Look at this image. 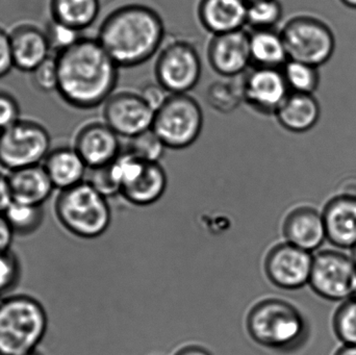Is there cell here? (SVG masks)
Segmentation results:
<instances>
[{
  "label": "cell",
  "instance_id": "13",
  "mask_svg": "<svg viewBox=\"0 0 356 355\" xmlns=\"http://www.w3.org/2000/svg\"><path fill=\"white\" fill-rule=\"evenodd\" d=\"M244 101L261 114L275 115L291 90L282 69L254 67L242 83Z\"/></svg>",
  "mask_w": 356,
  "mask_h": 355
},
{
  "label": "cell",
  "instance_id": "14",
  "mask_svg": "<svg viewBox=\"0 0 356 355\" xmlns=\"http://www.w3.org/2000/svg\"><path fill=\"white\" fill-rule=\"evenodd\" d=\"M207 60L216 73L226 79L242 74L251 64L250 33L241 29L213 35L207 46Z\"/></svg>",
  "mask_w": 356,
  "mask_h": 355
},
{
  "label": "cell",
  "instance_id": "12",
  "mask_svg": "<svg viewBox=\"0 0 356 355\" xmlns=\"http://www.w3.org/2000/svg\"><path fill=\"white\" fill-rule=\"evenodd\" d=\"M314 256L292 244L274 246L265 260V272L275 287L298 290L309 285Z\"/></svg>",
  "mask_w": 356,
  "mask_h": 355
},
{
  "label": "cell",
  "instance_id": "27",
  "mask_svg": "<svg viewBox=\"0 0 356 355\" xmlns=\"http://www.w3.org/2000/svg\"><path fill=\"white\" fill-rule=\"evenodd\" d=\"M291 92L315 94L320 85L319 68L299 60H289L282 68Z\"/></svg>",
  "mask_w": 356,
  "mask_h": 355
},
{
  "label": "cell",
  "instance_id": "40",
  "mask_svg": "<svg viewBox=\"0 0 356 355\" xmlns=\"http://www.w3.org/2000/svg\"><path fill=\"white\" fill-rule=\"evenodd\" d=\"M175 355H211L207 349L198 346H188L179 350Z\"/></svg>",
  "mask_w": 356,
  "mask_h": 355
},
{
  "label": "cell",
  "instance_id": "4",
  "mask_svg": "<svg viewBox=\"0 0 356 355\" xmlns=\"http://www.w3.org/2000/svg\"><path fill=\"white\" fill-rule=\"evenodd\" d=\"M47 329V313L39 300L25 294L0 299V355L33 354Z\"/></svg>",
  "mask_w": 356,
  "mask_h": 355
},
{
  "label": "cell",
  "instance_id": "34",
  "mask_svg": "<svg viewBox=\"0 0 356 355\" xmlns=\"http://www.w3.org/2000/svg\"><path fill=\"white\" fill-rule=\"evenodd\" d=\"M20 262L16 254L12 250L0 254V299L10 296L8 293L20 281Z\"/></svg>",
  "mask_w": 356,
  "mask_h": 355
},
{
  "label": "cell",
  "instance_id": "39",
  "mask_svg": "<svg viewBox=\"0 0 356 355\" xmlns=\"http://www.w3.org/2000/svg\"><path fill=\"white\" fill-rule=\"evenodd\" d=\"M14 201L8 176L0 172V215H3Z\"/></svg>",
  "mask_w": 356,
  "mask_h": 355
},
{
  "label": "cell",
  "instance_id": "36",
  "mask_svg": "<svg viewBox=\"0 0 356 355\" xmlns=\"http://www.w3.org/2000/svg\"><path fill=\"white\" fill-rule=\"evenodd\" d=\"M140 95L143 98L144 101L154 110H159L166 101L170 94L162 87L159 83H148L140 92Z\"/></svg>",
  "mask_w": 356,
  "mask_h": 355
},
{
  "label": "cell",
  "instance_id": "8",
  "mask_svg": "<svg viewBox=\"0 0 356 355\" xmlns=\"http://www.w3.org/2000/svg\"><path fill=\"white\" fill-rule=\"evenodd\" d=\"M50 150L49 133L35 121L20 119L0 131V165L10 172L41 165Z\"/></svg>",
  "mask_w": 356,
  "mask_h": 355
},
{
  "label": "cell",
  "instance_id": "43",
  "mask_svg": "<svg viewBox=\"0 0 356 355\" xmlns=\"http://www.w3.org/2000/svg\"><path fill=\"white\" fill-rule=\"evenodd\" d=\"M353 297L356 298V275L355 281H353Z\"/></svg>",
  "mask_w": 356,
  "mask_h": 355
},
{
  "label": "cell",
  "instance_id": "29",
  "mask_svg": "<svg viewBox=\"0 0 356 355\" xmlns=\"http://www.w3.org/2000/svg\"><path fill=\"white\" fill-rule=\"evenodd\" d=\"M207 101L213 110L228 114L238 108L244 101L242 85H236L229 81H216L207 91Z\"/></svg>",
  "mask_w": 356,
  "mask_h": 355
},
{
  "label": "cell",
  "instance_id": "31",
  "mask_svg": "<svg viewBox=\"0 0 356 355\" xmlns=\"http://www.w3.org/2000/svg\"><path fill=\"white\" fill-rule=\"evenodd\" d=\"M332 324L343 345H356V298L343 302L334 314Z\"/></svg>",
  "mask_w": 356,
  "mask_h": 355
},
{
  "label": "cell",
  "instance_id": "6",
  "mask_svg": "<svg viewBox=\"0 0 356 355\" xmlns=\"http://www.w3.org/2000/svg\"><path fill=\"white\" fill-rule=\"evenodd\" d=\"M289 60L323 66L336 51V35L332 27L318 17L298 15L280 29Z\"/></svg>",
  "mask_w": 356,
  "mask_h": 355
},
{
  "label": "cell",
  "instance_id": "25",
  "mask_svg": "<svg viewBox=\"0 0 356 355\" xmlns=\"http://www.w3.org/2000/svg\"><path fill=\"white\" fill-rule=\"evenodd\" d=\"M49 8L51 19L83 31L99 16L100 0H50Z\"/></svg>",
  "mask_w": 356,
  "mask_h": 355
},
{
  "label": "cell",
  "instance_id": "10",
  "mask_svg": "<svg viewBox=\"0 0 356 355\" xmlns=\"http://www.w3.org/2000/svg\"><path fill=\"white\" fill-rule=\"evenodd\" d=\"M356 265L344 252L324 250L314 256L309 285L320 297L345 302L353 297Z\"/></svg>",
  "mask_w": 356,
  "mask_h": 355
},
{
  "label": "cell",
  "instance_id": "33",
  "mask_svg": "<svg viewBox=\"0 0 356 355\" xmlns=\"http://www.w3.org/2000/svg\"><path fill=\"white\" fill-rule=\"evenodd\" d=\"M31 83L43 93L58 92V72L56 56H50L31 72Z\"/></svg>",
  "mask_w": 356,
  "mask_h": 355
},
{
  "label": "cell",
  "instance_id": "16",
  "mask_svg": "<svg viewBox=\"0 0 356 355\" xmlns=\"http://www.w3.org/2000/svg\"><path fill=\"white\" fill-rule=\"evenodd\" d=\"M282 231L288 243L311 254L327 240L323 215L309 206L291 210L284 219Z\"/></svg>",
  "mask_w": 356,
  "mask_h": 355
},
{
  "label": "cell",
  "instance_id": "23",
  "mask_svg": "<svg viewBox=\"0 0 356 355\" xmlns=\"http://www.w3.org/2000/svg\"><path fill=\"white\" fill-rule=\"evenodd\" d=\"M8 181L13 199L21 204L43 206L56 190L42 165L10 171Z\"/></svg>",
  "mask_w": 356,
  "mask_h": 355
},
{
  "label": "cell",
  "instance_id": "38",
  "mask_svg": "<svg viewBox=\"0 0 356 355\" xmlns=\"http://www.w3.org/2000/svg\"><path fill=\"white\" fill-rule=\"evenodd\" d=\"M15 233L3 215H0V254L10 251Z\"/></svg>",
  "mask_w": 356,
  "mask_h": 355
},
{
  "label": "cell",
  "instance_id": "2",
  "mask_svg": "<svg viewBox=\"0 0 356 355\" xmlns=\"http://www.w3.org/2000/svg\"><path fill=\"white\" fill-rule=\"evenodd\" d=\"M165 25L150 6L131 3L112 10L98 29L96 39L119 68L140 66L162 48Z\"/></svg>",
  "mask_w": 356,
  "mask_h": 355
},
{
  "label": "cell",
  "instance_id": "24",
  "mask_svg": "<svg viewBox=\"0 0 356 355\" xmlns=\"http://www.w3.org/2000/svg\"><path fill=\"white\" fill-rule=\"evenodd\" d=\"M251 64L261 68L282 69L289 60L280 31L257 29L250 33Z\"/></svg>",
  "mask_w": 356,
  "mask_h": 355
},
{
  "label": "cell",
  "instance_id": "44",
  "mask_svg": "<svg viewBox=\"0 0 356 355\" xmlns=\"http://www.w3.org/2000/svg\"><path fill=\"white\" fill-rule=\"evenodd\" d=\"M353 258L356 265V245L353 248Z\"/></svg>",
  "mask_w": 356,
  "mask_h": 355
},
{
  "label": "cell",
  "instance_id": "18",
  "mask_svg": "<svg viewBox=\"0 0 356 355\" xmlns=\"http://www.w3.org/2000/svg\"><path fill=\"white\" fill-rule=\"evenodd\" d=\"M247 12L246 0H200L197 10L203 28L213 35L244 29Z\"/></svg>",
  "mask_w": 356,
  "mask_h": 355
},
{
  "label": "cell",
  "instance_id": "9",
  "mask_svg": "<svg viewBox=\"0 0 356 355\" xmlns=\"http://www.w3.org/2000/svg\"><path fill=\"white\" fill-rule=\"evenodd\" d=\"M200 56L188 41L175 40L161 49L154 73L156 83L169 94H188L200 81Z\"/></svg>",
  "mask_w": 356,
  "mask_h": 355
},
{
  "label": "cell",
  "instance_id": "35",
  "mask_svg": "<svg viewBox=\"0 0 356 355\" xmlns=\"http://www.w3.org/2000/svg\"><path fill=\"white\" fill-rule=\"evenodd\" d=\"M21 110L16 98L0 90V131L20 120Z\"/></svg>",
  "mask_w": 356,
  "mask_h": 355
},
{
  "label": "cell",
  "instance_id": "7",
  "mask_svg": "<svg viewBox=\"0 0 356 355\" xmlns=\"http://www.w3.org/2000/svg\"><path fill=\"white\" fill-rule=\"evenodd\" d=\"M202 127L200 104L188 94H170L154 115L152 131L167 148L178 150L193 145Z\"/></svg>",
  "mask_w": 356,
  "mask_h": 355
},
{
  "label": "cell",
  "instance_id": "11",
  "mask_svg": "<svg viewBox=\"0 0 356 355\" xmlns=\"http://www.w3.org/2000/svg\"><path fill=\"white\" fill-rule=\"evenodd\" d=\"M104 120L119 137H136L149 131L156 112L144 101L140 93H114L104 104Z\"/></svg>",
  "mask_w": 356,
  "mask_h": 355
},
{
  "label": "cell",
  "instance_id": "21",
  "mask_svg": "<svg viewBox=\"0 0 356 355\" xmlns=\"http://www.w3.org/2000/svg\"><path fill=\"white\" fill-rule=\"evenodd\" d=\"M274 116L286 131L305 133L319 122L321 106L314 94L291 92Z\"/></svg>",
  "mask_w": 356,
  "mask_h": 355
},
{
  "label": "cell",
  "instance_id": "32",
  "mask_svg": "<svg viewBox=\"0 0 356 355\" xmlns=\"http://www.w3.org/2000/svg\"><path fill=\"white\" fill-rule=\"evenodd\" d=\"M81 31L58 22L54 19L49 21L45 29L50 49L56 52V54L64 51L65 49L76 43L81 38Z\"/></svg>",
  "mask_w": 356,
  "mask_h": 355
},
{
  "label": "cell",
  "instance_id": "26",
  "mask_svg": "<svg viewBox=\"0 0 356 355\" xmlns=\"http://www.w3.org/2000/svg\"><path fill=\"white\" fill-rule=\"evenodd\" d=\"M3 216L15 236L25 237L33 235L42 226L45 213L43 206L13 201Z\"/></svg>",
  "mask_w": 356,
  "mask_h": 355
},
{
  "label": "cell",
  "instance_id": "37",
  "mask_svg": "<svg viewBox=\"0 0 356 355\" xmlns=\"http://www.w3.org/2000/svg\"><path fill=\"white\" fill-rule=\"evenodd\" d=\"M13 68L15 66L10 33L0 27V79L6 76Z\"/></svg>",
  "mask_w": 356,
  "mask_h": 355
},
{
  "label": "cell",
  "instance_id": "1",
  "mask_svg": "<svg viewBox=\"0 0 356 355\" xmlns=\"http://www.w3.org/2000/svg\"><path fill=\"white\" fill-rule=\"evenodd\" d=\"M56 58L58 93L69 106L91 110L114 94L119 66L96 38L81 37Z\"/></svg>",
  "mask_w": 356,
  "mask_h": 355
},
{
  "label": "cell",
  "instance_id": "45",
  "mask_svg": "<svg viewBox=\"0 0 356 355\" xmlns=\"http://www.w3.org/2000/svg\"><path fill=\"white\" fill-rule=\"evenodd\" d=\"M29 355H40L39 354H38L37 352H33V354H29Z\"/></svg>",
  "mask_w": 356,
  "mask_h": 355
},
{
  "label": "cell",
  "instance_id": "41",
  "mask_svg": "<svg viewBox=\"0 0 356 355\" xmlns=\"http://www.w3.org/2000/svg\"><path fill=\"white\" fill-rule=\"evenodd\" d=\"M334 355H356V345H343Z\"/></svg>",
  "mask_w": 356,
  "mask_h": 355
},
{
  "label": "cell",
  "instance_id": "28",
  "mask_svg": "<svg viewBox=\"0 0 356 355\" xmlns=\"http://www.w3.org/2000/svg\"><path fill=\"white\" fill-rule=\"evenodd\" d=\"M284 14L280 0H255L248 3L247 25L253 31L274 29Z\"/></svg>",
  "mask_w": 356,
  "mask_h": 355
},
{
  "label": "cell",
  "instance_id": "22",
  "mask_svg": "<svg viewBox=\"0 0 356 355\" xmlns=\"http://www.w3.org/2000/svg\"><path fill=\"white\" fill-rule=\"evenodd\" d=\"M42 166L54 188L60 191L70 189L85 181L89 170L75 148L68 146L50 150Z\"/></svg>",
  "mask_w": 356,
  "mask_h": 355
},
{
  "label": "cell",
  "instance_id": "5",
  "mask_svg": "<svg viewBox=\"0 0 356 355\" xmlns=\"http://www.w3.org/2000/svg\"><path fill=\"white\" fill-rule=\"evenodd\" d=\"M60 224L81 239H96L111 225L112 213L106 196L87 181L60 191L54 204Z\"/></svg>",
  "mask_w": 356,
  "mask_h": 355
},
{
  "label": "cell",
  "instance_id": "20",
  "mask_svg": "<svg viewBox=\"0 0 356 355\" xmlns=\"http://www.w3.org/2000/svg\"><path fill=\"white\" fill-rule=\"evenodd\" d=\"M167 174L160 163H144L121 190L129 204L138 206L156 204L167 189Z\"/></svg>",
  "mask_w": 356,
  "mask_h": 355
},
{
  "label": "cell",
  "instance_id": "46",
  "mask_svg": "<svg viewBox=\"0 0 356 355\" xmlns=\"http://www.w3.org/2000/svg\"><path fill=\"white\" fill-rule=\"evenodd\" d=\"M246 1L248 2V3H250V2L255 1V0H246Z\"/></svg>",
  "mask_w": 356,
  "mask_h": 355
},
{
  "label": "cell",
  "instance_id": "3",
  "mask_svg": "<svg viewBox=\"0 0 356 355\" xmlns=\"http://www.w3.org/2000/svg\"><path fill=\"white\" fill-rule=\"evenodd\" d=\"M253 341L277 352H291L305 343L309 327L300 311L290 302L269 298L257 302L246 320Z\"/></svg>",
  "mask_w": 356,
  "mask_h": 355
},
{
  "label": "cell",
  "instance_id": "42",
  "mask_svg": "<svg viewBox=\"0 0 356 355\" xmlns=\"http://www.w3.org/2000/svg\"><path fill=\"white\" fill-rule=\"evenodd\" d=\"M341 3L344 4L346 8L351 10H356V0H340Z\"/></svg>",
  "mask_w": 356,
  "mask_h": 355
},
{
  "label": "cell",
  "instance_id": "30",
  "mask_svg": "<svg viewBox=\"0 0 356 355\" xmlns=\"http://www.w3.org/2000/svg\"><path fill=\"white\" fill-rule=\"evenodd\" d=\"M129 141L125 150L146 163H160L167 149L152 129L131 138Z\"/></svg>",
  "mask_w": 356,
  "mask_h": 355
},
{
  "label": "cell",
  "instance_id": "17",
  "mask_svg": "<svg viewBox=\"0 0 356 355\" xmlns=\"http://www.w3.org/2000/svg\"><path fill=\"white\" fill-rule=\"evenodd\" d=\"M327 240L341 249L356 245V196L343 194L332 198L322 212Z\"/></svg>",
  "mask_w": 356,
  "mask_h": 355
},
{
  "label": "cell",
  "instance_id": "19",
  "mask_svg": "<svg viewBox=\"0 0 356 355\" xmlns=\"http://www.w3.org/2000/svg\"><path fill=\"white\" fill-rule=\"evenodd\" d=\"M15 68L31 73L50 56L45 31L31 24H21L10 33Z\"/></svg>",
  "mask_w": 356,
  "mask_h": 355
},
{
  "label": "cell",
  "instance_id": "15",
  "mask_svg": "<svg viewBox=\"0 0 356 355\" xmlns=\"http://www.w3.org/2000/svg\"><path fill=\"white\" fill-rule=\"evenodd\" d=\"M88 169L108 166L122 151L119 135L106 122L83 125L74 140V145Z\"/></svg>",
  "mask_w": 356,
  "mask_h": 355
}]
</instances>
